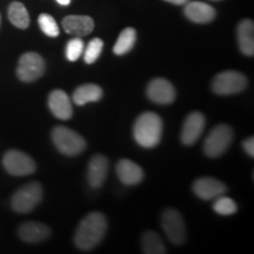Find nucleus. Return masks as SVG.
Masks as SVG:
<instances>
[{"instance_id": "obj_1", "label": "nucleus", "mask_w": 254, "mask_h": 254, "mask_svg": "<svg viewBox=\"0 0 254 254\" xmlns=\"http://www.w3.org/2000/svg\"><path fill=\"white\" fill-rule=\"evenodd\" d=\"M107 232V219L101 212H91L79 222L74 244L79 250L90 251L98 246Z\"/></svg>"}, {"instance_id": "obj_2", "label": "nucleus", "mask_w": 254, "mask_h": 254, "mask_svg": "<svg viewBox=\"0 0 254 254\" xmlns=\"http://www.w3.org/2000/svg\"><path fill=\"white\" fill-rule=\"evenodd\" d=\"M163 129V120L158 114L145 112L135 120L133 126V136L141 147L153 148L160 142Z\"/></svg>"}, {"instance_id": "obj_3", "label": "nucleus", "mask_w": 254, "mask_h": 254, "mask_svg": "<svg viewBox=\"0 0 254 254\" xmlns=\"http://www.w3.org/2000/svg\"><path fill=\"white\" fill-rule=\"evenodd\" d=\"M52 140L60 153L74 157L86 148V140L77 132L66 126H57L52 131Z\"/></svg>"}, {"instance_id": "obj_4", "label": "nucleus", "mask_w": 254, "mask_h": 254, "mask_svg": "<svg viewBox=\"0 0 254 254\" xmlns=\"http://www.w3.org/2000/svg\"><path fill=\"white\" fill-rule=\"evenodd\" d=\"M43 199V187L33 182L19 189L12 196V208L18 213H28L36 208Z\"/></svg>"}, {"instance_id": "obj_5", "label": "nucleus", "mask_w": 254, "mask_h": 254, "mask_svg": "<svg viewBox=\"0 0 254 254\" xmlns=\"http://www.w3.org/2000/svg\"><path fill=\"white\" fill-rule=\"evenodd\" d=\"M233 140V131L228 125L215 126L204 142V152L209 158H218L227 151Z\"/></svg>"}, {"instance_id": "obj_6", "label": "nucleus", "mask_w": 254, "mask_h": 254, "mask_svg": "<svg viewBox=\"0 0 254 254\" xmlns=\"http://www.w3.org/2000/svg\"><path fill=\"white\" fill-rule=\"evenodd\" d=\"M247 78L238 71H225L217 74L212 81V90L219 95H231L243 92L247 87Z\"/></svg>"}, {"instance_id": "obj_7", "label": "nucleus", "mask_w": 254, "mask_h": 254, "mask_svg": "<svg viewBox=\"0 0 254 254\" xmlns=\"http://www.w3.org/2000/svg\"><path fill=\"white\" fill-rule=\"evenodd\" d=\"M45 62L36 52H27L20 57L17 67V75L21 81L33 82L45 73Z\"/></svg>"}, {"instance_id": "obj_8", "label": "nucleus", "mask_w": 254, "mask_h": 254, "mask_svg": "<svg viewBox=\"0 0 254 254\" xmlns=\"http://www.w3.org/2000/svg\"><path fill=\"white\" fill-rule=\"evenodd\" d=\"M161 227L171 243L182 245L186 240V226L182 214L174 208L165 209L161 214Z\"/></svg>"}, {"instance_id": "obj_9", "label": "nucleus", "mask_w": 254, "mask_h": 254, "mask_svg": "<svg viewBox=\"0 0 254 254\" xmlns=\"http://www.w3.org/2000/svg\"><path fill=\"white\" fill-rule=\"evenodd\" d=\"M2 165L9 174L24 177L32 174L36 171V163L30 155L18 150L6 152L2 158Z\"/></svg>"}, {"instance_id": "obj_10", "label": "nucleus", "mask_w": 254, "mask_h": 254, "mask_svg": "<svg viewBox=\"0 0 254 254\" xmlns=\"http://www.w3.org/2000/svg\"><path fill=\"white\" fill-rule=\"evenodd\" d=\"M146 94L155 104L168 105L176 99V88L167 79L155 78L147 85Z\"/></svg>"}, {"instance_id": "obj_11", "label": "nucleus", "mask_w": 254, "mask_h": 254, "mask_svg": "<svg viewBox=\"0 0 254 254\" xmlns=\"http://www.w3.org/2000/svg\"><path fill=\"white\" fill-rule=\"evenodd\" d=\"M205 123V117L200 112L189 114L183 125L182 134H180L183 144L187 146L195 144L204 132Z\"/></svg>"}, {"instance_id": "obj_12", "label": "nucleus", "mask_w": 254, "mask_h": 254, "mask_svg": "<svg viewBox=\"0 0 254 254\" xmlns=\"http://www.w3.org/2000/svg\"><path fill=\"white\" fill-rule=\"evenodd\" d=\"M227 187L214 178H199L193 183V192L204 200H212L226 193Z\"/></svg>"}, {"instance_id": "obj_13", "label": "nucleus", "mask_w": 254, "mask_h": 254, "mask_svg": "<svg viewBox=\"0 0 254 254\" xmlns=\"http://www.w3.org/2000/svg\"><path fill=\"white\" fill-rule=\"evenodd\" d=\"M109 173V159L103 154H95L88 163L87 182L92 189H99Z\"/></svg>"}, {"instance_id": "obj_14", "label": "nucleus", "mask_w": 254, "mask_h": 254, "mask_svg": "<svg viewBox=\"0 0 254 254\" xmlns=\"http://www.w3.org/2000/svg\"><path fill=\"white\" fill-rule=\"evenodd\" d=\"M49 107L53 116L60 120H68L73 116L71 98L63 90H55L51 92L49 97Z\"/></svg>"}, {"instance_id": "obj_15", "label": "nucleus", "mask_w": 254, "mask_h": 254, "mask_svg": "<svg viewBox=\"0 0 254 254\" xmlns=\"http://www.w3.org/2000/svg\"><path fill=\"white\" fill-rule=\"evenodd\" d=\"M18 236L25 243L37 244L49 239L51 236V228L45 224L37 221H28L20 225L18 228Z\"/></svg>"}, {"instance_id": "obj_16", "label": "nucleus", "mask_w": 254, "mask_h": 254, "mask_svg": "<svg viewBox=\"0 0 254 254\" xmlns=\"http://www.w3.org/2000/svg\"><path fill=\"white\" fill-rule=\"evenodd\" d=\"M63 28L66 33L74 37H85L94 28V21L87 15H68L64 18Z\"/></svg>"}, {"instance_id": "obj_17", "label": "nucleus", "mask_w": 254, "mask_h": 254, "mask_svg": "<svg viewBox=\"0 0 254 254\" xmlns=\"http://www.w3.org/2000/svg\"><path fill=\"white\" fill-rule=\"evenodd\" d=\"M120 182L127 186H133L141 183L144 179V171L138 164L128 159H122L116 167Z\"/></svg>"}, {"instance_id": "obj_18", "label": "nucleus", "mask_w": 254, "mask_h": 254, "mask_svg": "<svg viewBox=\"0 0 254 254\" xmlns=\"http://www.w3.org/2000/svg\"><path fill=\"white\" fill-rule=\"evenodd\" d=\"M185 15L193 23L206 24L215 17V9L211 5L201 1H192L185 6Z\"/></svg>"}, {"instance_id": "obj_19", "label": "nucleus", "mask_w": 254, "mask_h": 254, "mask_svg": "<svg viewBox=\"0 0 254 254\" xmlns=\"http://www.w3.org/2000/svg\"><path fill=\"white\" fill-rule=\"evenodd\" d=\"M238 44L239 49L247 57L254 55V25L250 19L238 25Z\"/></svg>"}, {"instance_id": "obj_20", "label": "nucleus", "mask_w": 254, "mask_h": 254, "mask_svg": "<svg viewBox=\"0 0 254 254\" xmlns=\"http://www.w3.org/2000/svg\"><path fill=\"white\" fill-rule=\"evenodd\" d=\"M101 97H103V90L100 86L94 84H85L73 92L72 100L78 106H82L87 103L99 101Z\"/></svg>"}, {"instance_id": "obj_21", "label": "nucleus", "mask_w": 254, "mask_h": 254, "mask_svg": "<svg viewBox=\"0 0 254 254\" xmlns=\"http://www.w3.org/2000/svg\"><path fill=\"white\" fill-rule=\"evenodd\" d=\"M8 19L15 27L27 28L30 25V15L24 4L19 1H13L8 6Z\"/></svg>"}, {"instance_id": "obj_22", "label": "nucleus", "mask_w": 254, "mask_h": 254, "mask_svg": "<svg viewBox=\"0 0 254 254\" xmlns=\"http://www.w3.org/2000/svg\"><path fill=\"white\" fill-rule=\"evenodd\" d=\"M142 252L146 254H164L166 253L161 238L153 231H146L141 239Z\"/></svg>"}, {"instance_id": "obj_23", "label": "nucleus", "mask_w": 254, "mask_h": 254, "mask_svg": "<svg viewBox=\"0 0 254 254\" xmlns=\"http://www.w3.org/2000/svg\"><path fill=\"white\" fill-rule=\"evenodd\" d=\"M136 41V32L134 28L127 27L124 30L117 40L116 45L113 47L114 55L117 56H123L126 55L127 52H129Z\"/></svg>"}, {"instance_id": "obj_24", "label": "nucleus", "mask_w": 254, "mask_h": 254, "mask_svg": "<svg viewBox=\"0 0 254 254\" xmlns=\"http://www.w3.org/2000/svg\"><path fill=\"white\" fill-rule=\"evenodd\" d=\"M215 199L217 200H215V202L213 204V209L215 211V213L220 215H231L238 211L236 201L228 198V196L220 195Z\"/></svg>"}, {"instance_id": "obj_25", "label": "nucleus", "mask_w": 254, "mask_h": 254, "mask_svg": "<svg viewBox=\"0 0 254 254\" xmlns=\"http://www.w3.org/2000/svg\"><path fill=\"white\" fill-rule=\"evenodd\" d=\"M38 23H39L41 31H43L46 36L52 37V38H56L59 36V32H60L59 26L52 15L47 13L40 14L39 18H38Z\"/></svg>"}, {"instance_id": "obj_26", "label": "nucleus", "mask_w": 254, "mask_h": 254, "mask_svg": "<svg viewBox=\"0 0 254 254\" xmlns=\"http://www.w3.org/2000/svg\"><path fill=\"white\" fill-rule=\"evenodd\" d=\"M104 47V41L99 39V38H94L92 39L86 47V50L84 51V60L86 64H93L97 62V59L99 58L101 55V51Z\"/></svg>"}, {"instance_id": "obj_27", "label": "nucleus", "mask_w": 254, "mask_h": 254, "mask_svg": "<svg viewBox=\"0 0 254 254\" xmlns=\"http://www.w3.org/2000/svg\"><path fill=\"white\" fill-rule=\"evenodd\" d=\"M84 52V41L79 37H75L71 39L66 45V58L69 62H75L80 58V56Z\"/></svg>"}, {"instance_id": "obj_28", "label": "nucleus", "mask_w": 254, "mask_h": 254, "mask_svg": "<svg viewBox=\"0 0 254 254\" xmlns=\"http://www.w3.org/2000/svg\"><path fill=\"white\" fill-rule=\"evenodd\" d=\"M244 150L247 154L250 155V157H254V139L253 136H250V138H247L245 141H244Z\"/></svg>"}, {"instance_id": "obj_29", "label": "nucleus", "mask_w": 254, "mask_h": 254, "mask_svg": "<svg viewBox=\"0 0 254 254\" xmlns=\"http://www.w3.org/2000/svg\"><path fill=\"white\" fill-rule=\"evenodd\" d=\"M165 1L171 2V4L174 5H184L186 4V2H189V0H165Z\"/></svg>"}, {"instance_id": "obj_30", "label": "nucleus", "mask_w": 254, "mask_h": 254, "mask_svg": "<svg viewBox=\"0 0 254 254\" xmlns=\"http://www.w3.org/2000/svg\"><path fill=\"white\" fill-rule=\"evenodd\" d=\"M57 1H58L60 5H64V6H66V5H68L69 2H71V0H57Z\"/></svg>"}, {"instance_id": "obj_31", "label": "nucleus", "mask_w": 254, "mask_h": 254, "mask_svg": "<svg viewBox=\"0 0 254 254\" xmlns=\"http://www.w3.org/2000/svg\"><path fill=\"white\" fill-rule=\"evenodd\" d=\"M0 24H1V15H0Z\"/></svg>"}]
</instances>
